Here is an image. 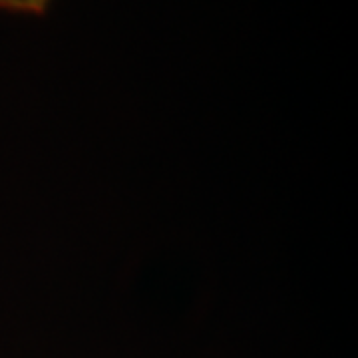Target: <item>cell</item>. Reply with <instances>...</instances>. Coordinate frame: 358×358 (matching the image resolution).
Returning <instances> with one entry per match:
<instances>
[{"label": "cell", "instance_id": "cell-1", "mask_svg": "<svg viewBox=\"0 0 358 358\" xmlns=\"http://www.w3.org/2000/svg\"><path fill=\"white\" fill-rule=\"evenodd\" d=\"M52 0H0L2 10L26 14H44L48 10Z\"/></svg>", "mask_w": 358, "mask_h": 358}]
</instances>
